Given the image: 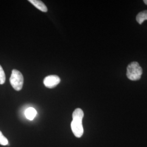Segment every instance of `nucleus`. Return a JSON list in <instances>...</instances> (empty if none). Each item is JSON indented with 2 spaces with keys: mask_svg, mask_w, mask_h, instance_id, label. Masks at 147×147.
<instances>
[{
  "mask_svg": "<svg viewBox=\"0 0 147 147\" xmlns=\"http://www.w3.org/2000/svg\"><path fill=\"white\" fill-rule=\"evenodd\" d=\"M84 116V112L81 109H76L73 113V121L71 123V127L74 135L78 138H80L84 134L82 126Z\"/></svg>",
  "mask_w": 147,
  "mask_h": 147,
  "instance_id": "obj_1",
  "label": "nucleus"
},
{
  "mask_svg": "<svg viewBox=\"0 0 147 147\" xmlns=\"http://www.w3.org/2000/svg\"><path fill=\"white\" fill-rule=\"evenodd\" d=\"M142 74V69L136 62L130 63L127 67L126 76L131 81H137L141 79Z\"/></svg>",
  "mask_w": 147,
  "mask_h": 147,
  "instance_id": "obj_2",
  "label": "nucleus"
},
{
  "mask_svg": "<svg viewBox=\"0 0 147 147\" xmlns=\"http://www.w3.org/2000/svg\"><path fill=\"white\" fill-rule=\"evenodd\" d=\"M9 80L11 86L16 90L19 91L21 90L24 84V77L21 72L13 69Z\"/></svg>",
  "mask_w": 147,
  "mask_h": 147,
  "instance_id": "obj_3",
  "label": "nucleus"
},
{
  "mask_svg": "<svg viewBox=\"0 0 147 147\" xmlns=\"http://www.w3.org/2000/svg\"><path fill=\"white\" fill-rule=\"evenodd\" d=\"M61 81V79L57 75H49L44 79L43 83L45 87L49 88H53L57 86Z\"/></svg>",
  "mask_w": 147,
  "mask_h": 147,
  "instance_id": "obj_4",
  "label": "nucleus"
},
{
  "mask_svg": "<svg viewBox=\"0 0 147 147\" xmlns=\"http://www.w3.org/2000/svg\"><path fill=\"white\" fill-rule=\"evenodd\" d=\"M28 1L33 5H34L39 10L43 12H47V7L42 1L39 0H29Z\"/></svg>",
  "mask_w": 147,
  "mask_h": 147,
  "instance_id": "obj_5",
  "label": "nucleus"
},
{
  "mask_svg": "<svg viewBox=\"0 0 147 147\" xmlns=\"http://www.w3.org/2000/svg\"><path fill=\"white\" fill-rule=\"evenodd\" d=\"M37 113V111L33 107L28 108L25 111V116L30 121H32L34 118Z\"/></svg>",
  "mask_w": 147,
  "mask_h": 147,
  "instance_id": "obj_6",
  "label": "nucleus"
},
{
  "mask_svg": "<svg viewBox=\"0 0 147 147\" xmlns=\"http://www.w3.org/2000/svg\"><path fill=\"white\" fill-rule=\"evenodd\" d=\"M136 20L139 24H142L145 20H147V11H142L139 13L137 16Z\"/></svg>",
  "mask_w": 147,
  "mask_h": 147,
  "instance_id": "obj_7",
  "label": "nucleus"
},
{
  "mask_svg": "<svg viewBox=\"0 0 147 147\" xmlns=\"http://www.w3.org/2000/svg\"><path fill=\"white\" fill-rule=\"evenodd\" d=\"M5 71L0 65V84H5Z\"/></svg>",
  "mask_w": 147,
  "mask_h": 147,
  "instance_id": "obj_8",
  "label": "nucleus"
},
{
  "mask_svg": "<svg viewBox=\"0 0 147 147\" xmlns=\"http://www.w3.org/2000/svg\"><path fill=\"white\" fill-rule=\"evenodd\" d=\"M0 144L2 146H7L8 144V141L5 137L2 132L0 131Z\"/></svg>",
  "mask_w": 147,
  "mask_h": 147,
  "instance_id": "obj_9",
  "label": "nucleus"
},
{
  "mask_svg": "<svg viewBox=\"0 0 147 147\" xmlns=\"http://www.w3.org/2000/svg\"><path fill=\"white\" fill-rule=\"evenodd\" d=\"M143 2H144V3H145L146 5H147V0H144Z\"/></svg>",
  "mask_w": 147,
  "mask_h": 147,
  "instance_id": "obj_10",
  "label": "nucleus"
}]
</instances>
